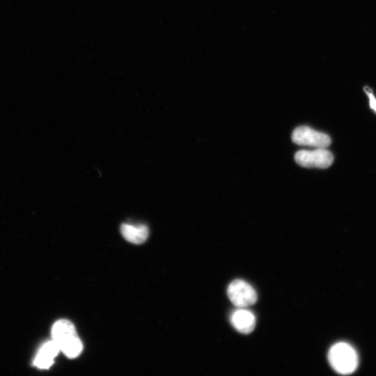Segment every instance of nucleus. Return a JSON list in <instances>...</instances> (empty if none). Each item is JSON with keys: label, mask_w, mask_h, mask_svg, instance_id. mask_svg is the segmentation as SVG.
<instances>
[{"label": "nucleus", "mask_w": 376, "mask_h": 376, "mask_svg": "<svg viewBox=\"0 0 376 376\" xmlns=\"http://www.w3.org/2000/svg\"><path fill=\"white\" fill-rule=\"evenodd\" d=\"M231 322L238 332L248 335L255 330L256 318L250 311L239 309L231 314Z\"/></svg>", "instance_id": "nucleus-5"}, {"label": "nucleus", "mask_w": 376, "mask_h": 376, "mask_svg": "<svg viewBox=\"0 0 376 376\" xmlns=\"http://www.w3.org/2000/svg\"><path fill=\"white\" fill-rule=\"evenodd\" d=\"M292 141L298 145L315 149H326L330 147L332 143L329 135L308 126H300L296 128L292 134Z\"/></svg>", "instance_id": "nucleus-3"}, {"label": "nucleus", "mask_w": 376, "mask_h": 376, "mask_svg": "<svg viewBox=\"0 0 376 376\" xmlns=\"http://www.w3.org/2000/svg\"><path fill=\"white\" fill-rule=\"evenodd\" d=\"M227 295L232 304L239 309L249 307L257 301L255 290L246 281L241 279L231 282L227 290Z\"/></svg>", "instance_id": "nucleus-2"}, {"label": "nucleus", "mask_w": 376, "mask_h": 376, "mask_svg": "<svg viewBox=\"0 0 376 376\" xmlns=\"http://www.w3.org/2000/svg\"><path fill=\"white\" fill-rule=\"evenodd\" d=\"M123 237L128 242L140 245L148 240L150 235L149 228L146 225H132L123 224L121 226Z\"/></svg>", "instance_id": "nucleus-7"}, {"label": "nucleus", "mask_w": 376, "mask_h": 376, "mask_svg": "<svg viewBox=\"0 0 376 376\" xmlns=\"http://www.w3.org/2000/svg\"><path fill=\"white\" fill-rule=\"evenodd\" d=\"M295 161L303 167L327 169L333 163L334 156L326 149L318 148L313 151L298 152L295 155Z\"/></svg>", "instance_id": "nucleus-4"}, {"label": "nucleus", "mask_w": 376, "mask_h": 376, "mask_svg": "<svg viewBox=\"0 0 376 376\" xmlns=\"http://www.w3.org/2000/svg\"><path fill=\"white\" fill-rule=\"evenodd\" d=\"M329 362L340 374L353 373L358 366V357L355 349L346 343H338L329 351Z\"/></svg>", "instance_id": "nucleus-1"}, {"label": "nucleus", "mask_w": 376, "mask_h": 376, "mask_svg": "<svg viewBox=\"0 0 376 376\" xmlns=\"http://www.w3.org/2000/svg\"><path fill=\"white\" fill-rule=\"evenodd\" d=\"M60 351V345L54 340L45 343L41 347L34 360L35 366L42 369L50 368L54 362L55 357Z\"/></svg>", "instance_id": "nucleus-6"}, {"label": "nucleus", "mask_w": 376, "mask_h": 376, "mask_svg": "<svg viewBox=\"0 0 376 376\" xmlns=\"http://www.w3.org/2000/svg\"><path fill=\"white\" fill-rule=\"evenodd\" d=\"M61 351L69 358H76L83 350V345L78 336H74L60 345Z\"/></svg>", "instance_id": "nucleus-9"}, {"label": "nucleus", "mask_w": 376, "mask_h": 376, "mask_svg": "<svg viewBox=\"0 0 376 376\" xmlns=\"http://www.w3.org/2000/svg\"><path fill=\"white\" fill-rule=\"evenodd\" d=\"M366 91L370 99V106L376 113V100L374 96L373 95V93H371V91H369L368 88L367 89Z\"/></svg>", "instance_id": "nucleus-10"}, {"label": "nucleus", "mask_w": 376, "mask_h": 376, "mask_svg": "<svg viewBox=\"0 0 376 376\" xmlns=\"http://www.w3.org/2000/svg\"><path fill=\"white\" fill-rule=\"evenodd\" d=\"M74 325L69 320H60L56 322L52 329L53 340L59 345L67 340L76 336Z\"/></svg>", "instance_id": "nucleus-8"}]
</instances>
